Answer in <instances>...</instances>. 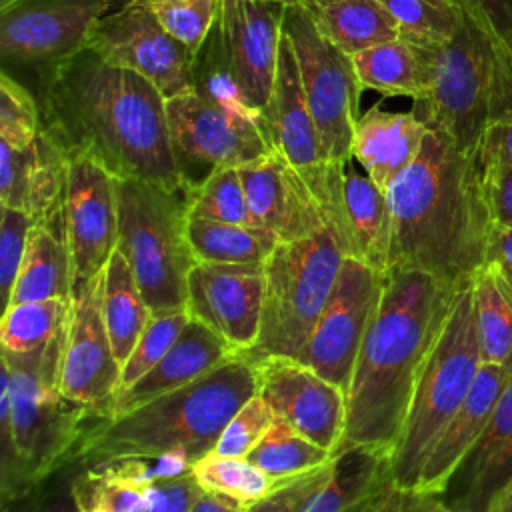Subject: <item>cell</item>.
Returning a JSON list of instances; mask_svg holds the SVG:
<instances>
[{
  "instance_id": "obj_45",
  "label": "cell",
  "mask_w": 512,
  "mask_h": 512,
  "mask_svg": "<svg viewBox=\"0 0 512 512\" xmlns=\"http://www.w3.org/2000/svg\"><path fill=\"white\" fill-rule=\"evenodd\" d=\"M34 224L36 222L28 212L0 206V288L4 304L8 302L12 286L20 272L28 234Z\"/></svg>"
},
{
  "instance_id": "obj_61",
  "label": "cell",
  "mask_w": 512,
  "mask_h": 512,
  "mask_svg": "<svg viewBox=\"0 0 512 512\" xmlns=\"http://www.w3.org/2000/svg\"><path fill=\"white\" fill-rule=\"evenodd\" d=\"M368 512H374V504H372V508H370V510H368Z\"/></svg>"
},
{
  "instance_id": "obj_31",
  "label": "cell",
  "mask_w": 512,
  "mask_h": 512,
  "mask_svg": "<svg viewBox=\"0 0 512 512\" xmlns=\"http://www.w3.org/2000/svg\"><path fill=\"white\" fill-rule=\"evenodd\" d=\"M102 314L114 356L122 366L144 332L152 310L140 292L128 260L118 248L102 270Z\"/></svg>"
},
{
  "instance_id": "obj_47",
  "label": "cell",
  "mask_w": 512,
  "mask_h": 512,
  "mask_svg": "<svg viewBox=\"0 0 512 512\" xmlns=\"http://www.w3.org/2000/svg\"><path fill=\"white\" fill-rule=\"evenodd\" d=\"M32 146L18 150L0 140V206L26 212Z\"/></svg>"
},
{
  "instance_id": "obj_49",
  "label": "cell",
  "mask_w": 512,
  "mask_h": 512,
  "mask_svg": "<svg viewBox=\"0 0 512 512\" xmlns=\"http://www.w3.org/2000/svg\"><path fill=\"white\" fill-rule=\"evenodd\" d=\"M328 466L286 480L278 490H274L270 496H266L264 500H260L254 506H250L246 512H298L302 502L306 500V496L312 492V488L326 474Z\"/></svg>"
},
{
  "instance_id": "obj_42",
  "label": "cell",
  "mask_w": 512,
  "mask_h": 512,
  "mask_svg": "<svg viewBox=\"0 0 512 512\" xmlns=\"http://www.w3.org/2000/svg\"><path fill=\"white\" fill-rule=\"evenodd\" d=\"M42 132L38 100L12 76L0 74V140L12 148H30Z\"/></svg>"
},
{
  "instance_id": "obj_56",
  "label": "cell",
  "mask_w": 512,
  "mask_h": 512,
  "mask_svg": "<svg viewBox=\"0 0 512 512\" xmlns=\"http://www.w3.org/2000/svg\"><path fill=\"white\" fill-rule=\"evenodd\" d=\"M486 512H512V478L496 492Z\"/></svg>"
},
{
  "instance_id": "obj_35",
  "label": "cell",
  "mask_w": 512,
  "mask_h": 512,
  "mask_svg": "<svg viewBox=\"0 0 512 512\" xmlns=\"http://www.w3.org/2000/svg\"><path fill=\"white\" fill-rule=\"evenodd\" d=\"M68 156L42 130L32 146L26 212L36 224L64 236V200L68 186Z\"/></svg>"
},
{
  "instance_id": "obj_21",
  "label": "cell",
  "mask_w": 512,
  "mask_h": 512,
  "mask_svg": "<svg viewBox=\"0 0 512 512\" xmlns=\"http://www.w3.org/2000/svg\"><path fill=\"white\" fill-rule=\"evenodd\" d=\"M240 176L254 224L276 234L280 242L312 236L326 226L308 184L278 156L242 166Z\"/></svg>"
},
{
  "instance_id": "obj_19",
  "label": "cell",
  "mask_w": 512,
  "mask_h": 512,
  "mask_svg": "<svg viewBox=\"0 0 512 512\" xmlns=\"http://www.w3.org/2000/svg\"><path fill=\"white\" fill-rule=\"evenodd\" d=\"M262 306L264 264L196 262L192 266L186 310L234 350L254 348L262 328Z\"/></svg>"
},
{
  "instance_id": "obj_38",
  "label": "cell",
  "mask_w": 512,
  "mask_h": 512,
  "mask_svg": "<svg viewBox=\"0 0 512 512\" xmlns=\"http://www.w3.org/2000/svg\"><path fill=\"white\" fill-rule=\"evenodd\" d=\"M394 18L400 38L424 46L440 48L448 44L464 26L466 14L456 0H380Z\"/></svg>"
},
{
  "instance_id": "obj_6",
  "label": "cell",
  "mask_w": 512,
  "mask_h": 512,
  "mask_svg": "<svg viewBox=\"0 0 512 512\" xmlns=\"http://www.w3.org/2000/svg\"><path fill=\"white\" fill-rule=\"evenodd\" d=\"M414 112L462 150L480 154L486 130L512 122V60L466 16L460 32L432 50L430 92Z\"/></svg>"
},
{
  "instance_id": "obj_32",
  "label": "cell",
  "mask_w": 512,
  "mask_h": 512,
  "mask_svg": "<svg viewBox=\"0 0 512 512\" xmlns=\"http://www.w3.org/2000/svg\"><path fill=\"white\" fill-rule=\"evenodd\" d=\"M472 300L482 364L512 368V286L494 262L472 276Z\"/></svg>"
},
{
  "instance_id": "obj_33",
  "label": "cell",
  "mask_w": 512,
  "mask_h": 512,
  "mask_svg": "<svg viewBox=\"0 0 512 512\" xmlns=\"http://www.w3.org/2000/svg\"><path fill=\"white\" fill-rule=\"evenodd\" d=\"M186 240L194 262L264 264L280 242L256 224H232L198 216L186 218Z\"/></svg>"
},
{
  "instance_id": "obj_12",
  "label": "cell",
  "mask_w": 512,
  "mask_h": 512,
  "mask_svg": "<svg viewBox=\"0 0 512 512\" xmlns=\"http://www.w3.org/2000/svg\"><path fill=\"white\" fill-rule=\"evenodd\" d=\"M386 274L346 256L336 284L296 360L348 392L364 336L382 298Z\"/></svg>"
},
{
  "instance_id": "obj_27",
  "label": "cell",
  "mask_w": 512,
  "mask_h": 512,
  "mask_svg": "<svg viewBox=\"0 0 512 512\" xmlns=\"http://www.w3.org/2000/svg\"><path fill=\"white\" fill-rule=\"evenodd\" d=\"M388 482V460L352 448L334 458L298 512H368Z\"/></svg>"
},
{
  "instance_id": "obj_25",
  "label": "cell",
  "mask_w": 512,
  "mask_h": 512,
  "mask_svg": "<svg viewBox=\"0 0 512 512\" xmlns=\"http://www.w3.org/2000/svg\"><path fill=\"white\" fill-rule=\"evenodd\" d=\"M328 224L336 228L348 256L388 274L392 234L388 194L364 170L352 166V160L344 168L338 214Z\"/></svg>"
},
{
  "instance_id": "obj_13",
  "label": "cell",
  "mask_w": 512,
  "mask_h": 512,
  "mask_svg": "<svg viewBox=\"0 0 512 512\" xmlns=\"http://www.w3.org/2000/svg\"><path fill=\"white\" fill-rule=\"evenodd\" d=\"M122 366L114 356L102 314V272L70 298V312L56 386L92 418H106L120 388Z\"/></svg>"
},
{
  "instance_id": "obj_7",
  "label": "cell",
  "mask_w": 512,
  "mask_h": 512,
  "mask_svg": "<svg viewBox=\"0 0 512 512\" xmlns=\"http://www.w3.org/2000/svg\"><path fill=\"white\" fill-rule=\"evenodd\" d=\"M480 366L470 280L458 288L418 378L400 440L388 464L392 484L416 486L438 434L466 400Z\"/></svg>"
},
{
  "instance_id": "obj_18",
  "label": "cell",
  "mask_w": 512,
  "mask_h": 512,
  "mask_svg": "<svg viewBox=\"0 0 512 512\" xmlns=\"http://www.w3.org/2000/svg\"><path fill=\"white\" fill-rule=\"evenodd\" d=\"M116 0H30L0 12L4 60L54 64L86 50L94 24Z\"/></svg>"
},
{
  "instance_id": "obj_10",
  "label": "cell",
  "mask_w": 512,
  "mask_h": 512,
  "mask_svg": "<svg viewBox=\"0 0 512 512\" xmlns=\"http://www.w3.org/2000/svg\"><path fill=\"white\" fill-rule=\"evenodd\" d=\"M284 32L292 44L300 84L328 164L352 160V136L362 94L352 56L328 42L302 6H286Z\"/></svg>"
},
{
  "instance_id": "obj_37",
  "label": "cell",
  "mask_w": 512,
  "mask_h": 512,
  "mask_svg": "<svg viewBox=\"0 0 512 512\" xmlns=\"http://www.w3.org/2000/svg\"><path fill=\"white\" fill-rule=\"evenodd\" d=\"M190 470L206 492L222 494L244 508L264 500L286 482L268 476L248 458L224 456L214 450L198 458Z\"/></svg>"
},
{
  "instance_id": "obj_29",
  "label": "cell",
  "mask_w": 512,
  "mask_h": 512,
  "mask_svg": "<svg viewBox=\"0 0 512 512\" xmlns=\"http://www.w3.org/2000/svg\"><path fill=\"white\" fill-rule=\"evenodd\" d=\"M304 10L318 32L350 56L400 36L380 0H310Z\"/></svg>"
},
{
  "instance_id": "obj_16",
  "label": "cell",
  "mask_w": 512,
  "mask_h": 512,
  "mask_svg": "<svg viewBox=\"0 0 512 512\" xmlns=\"http://www.w3.org/2000/svg\"><path fill=\"white\" fill-rule=\"evenodd\" d=\"M248 358L256 372V394L274 416L334 454L346 424V392L296 358Z\"/></svg>"
},
{
  "instance_id": "obj_59",
  "label": "cell",
  "mask_w": 512,
  "mask_h": 512,
  "mask_svg": "<svg viewBox=\"0 0 512 512\" xmlns=\"http://www.w3.org/2000/svg\"><path fill=\"white\" fill-rule=\"evenodd\" d=\"M78 512H108V510L94 504H78Z\"/></svg>"
},
{
  "instance_id": "obj_54",
  "label": "cell",
  "mask_w": 512,
  "mask_h": 512,
  "mask_svg": "<svg viewBox=\"0 0 512 512\" xmlns=\"http://www.w3.org/2000/svg\"><path fill=\"white\" fill-rule=\"evenodd\" d=\"M488 260L494 262L502 270L504 278L512 286V228L498 226V224L494 226L486 262Z\"/></svg>"
},
{
  "instance_id": "obj_28",
  "label": "cell",
  "mask_w": 512,
  "mask_h": 512,
  "mask_svg": "<svg viewBox=\"0 0 512 512\" xmlns=\"http://www.w3.org/2000/svg\"><path fill=\"white\" fill-rule=\"evenodd\" d=\"M432 50L398 36L352 54V62L364 90L422 102L430 92Z\"/></svg>"
},
{
  "instance_id": "obj_1",
  "label": "cell",
  "mask_w": 512,
  "mask_h": 512,
  "mask_svg": "<svg viewBox=\"0 0 512 512\" xmlns=\"http://www.w3.org/2000/svg\"><path fill=\"white\" fill-rule=\"evenodd\" d=\"M166 100L148 78L88 48L44 66L38 82L42 130L68 158H90L120 180L186 190Z\"/></svg>"
},
{
  "instance_id": "obj_24",
  "label": "cell",
  "mask_w": 512,
  "mask_h": 512,
  "mask_svg": "<svg viewBox=\"0 0 512 512\" xmlns=\"http://www.w3.org/2000/svg\"><path fill=\"white\" fill-rule=\"evenodd\" d=\"M238 354L242 352L234 350L220 334L190 318L166 356L136 384L116 394L106 418L120 416L166 392L184 388Z\"/></svg>"
},
{
  "instance_id": "obj_14",
  "label": "cell",
  "mask_w": 512,
  "mask_h": 512,
  "mask_svg": "<svg viewBox=\"0 0 512 512\" xmlns=\"http://www.w3.org/2000/svg\"><path fill=\"white\" fill-rule=\"evenodd\" d=\"M172 150L186 182L190 168H242L272 154L256 120L236 116L194 92L166 100Z\"/></svg>"
},
{
  "instance_id": "obj_48",
  "label": "cell",
  "mask_w": 512,
  "mask_h": 512,
  "mask_svg": "<svg viewBox=\"0 0 512 512\" xmlns=\"http://www.w3.org/2000/svg\"><path fill=\"white\" fill-rule=\"evenodd\" d=\"M204 492L192 470L160 478L150 486L148 512H190Z\"/></svg>"
},
{
  "instance_id": "obj_40",
  "label": "cell",
  "mask_w": 512,
  "mask_h": 512,
  "mask_svg": "<svg viewBox=\"0 0 512 512\" xmlns=\"http://www.w3.org/2000/svg\"><path fill=\"white\" fill-rule=\"evenodd\" d=\"M188 216L232 222V224H254L240 168H214L204 180L186 188Z\"/></svg>"
},
{
  "instance_id": "obj_8",
  "label": "cell",
  "mask_w": 512,
  "mask_h": 512,
  "mask_svg": "<svg viewBox=\"0 0 512 512\" xmlns=\"http://www.w3.org/2000/svg\"><path fill=\"white\" fill-rule=\"evenodd\" d=\"M118 244L152 312L186 308L194 256L186 240V190L116 178Z\"/></svg>"
},
{
  "instance_id": "obj_41",
  "label": "cell",
  "mask_w": 512,
  "mask_h": 512,
  "mask_svg": "<svg viewBox=\"0 0 512 512\" xmlns=\"http://www.w3.org/2000/svg\"><path fill=\"white\" fill-rule=\"evenodd\" d=\"M188 322H190V314L186 308L152 312L134 350L122 364L118 392L130 388L142 376H146L166 356V352L178 340V336L182 334V330Z\"/></svg>"
},
{
  "instance_id": "obj_55",
  "label": "cell",
  "mask_w": 512,
  "mask_h": 512,
  "mask_svg": "<svg viewBox=\"0 0 512 512\" xmlns=\"http://www.w3.org/2000/svg\"><path fill=\"white\" fill-rule=\"evenodd\" d=\"M242 504L214 492H204L198 502L190 508V512H246Z\"/></svg>"
},
{
  "instance_id": "obj_50",
  "label": "cell",
  "mask_w": 512,
  "mask_h": 512,
  "mask_svg": "<svg viewBox=\"0 0 512 512\" xmlns=\"http://www.w3.org/2000/svg\"><path fill=\"white\" fill-rule=\"evenodd\" d=\"M374 512H456L440 500L438 494L400 488L392 482L374 500Z\"/></svg>"
},
{
  "instance_id": "obj_26",
  "label": "cell",
  "mask_w": 512,
  "mask_h": 512,
  "mask_svg": "<svg viewBox=\"0 0 512 512\" xmlns=\"http://www.w3.org/2000/svg\"><path fill=\"white\" fill-rule=\"evenodd\" d=\"M428 126L416 112H390L380 102L358 116L352 136V160L388 192L394 180L418 156Z\"/></svg>"
},
{
  "instance_id": "obj_52",
  "label": "cell",
  "mask_w": 512,
  "mask_h": 512,
  "mask_svg": "<svg viewBox=\"0 0 512 512\" xmlns=\"http://www.w3.org/2000/svg\"><path fill=\"white\" fill-rule=\"evenodd\" d=\"M34 490L16 500L4 502V512H78L72 488H68V492L52 490L40 494Z\"/></svg>"
},
{
  "instance_id": "obj_22",
  "label": "cell",
  "mask_w": 512,
  "mask_h": 512,
  "mask_svg": "<svg viewBox=\"0 0 512 512\" xmlns=\"http://www.w3.org/2000/svg\"><path fill=\"white\" fill-rule=\"evenodd\" d=\"M512 478V380L502 392L484 432L438 494L456 512H486Z\"/></svg>"
},
{
  "instance_id": "obj_2",
  "label": "cell",
  "mask_w": 512,
  "mask_h": 512,
  "mask_svg": "<svg viewBox=\"0 0 512 512\" xmlns=\"http://www.w3.org/2000/svg\"><path fill=\"white\" fill-rule=\"evenodd\" d=\"M390 270H420L466 284L486 264L494 232L478 152L428 128L414 162L388 188Z\"/></svg>"
},
{
  "instance_id": "obj_5",
  "label": "cell",
  "mask_w": 512,
  "mask_h": 512,
  "mask_svg": "<svg viewBox=\"0 0 512 512\" xmlns=\"http://www.w3.org/2000/svg\"><path fill=\"white\" fill-rule=\"evenodd\" d=\"M64 344V342H62ZM62 344L16 356L2 352V498L16 500L72 460L92 412L56 386Z\"/></svg>"
},
{
  "instance_id": "obj_15",
  "label": "cell",
  "mask_w": 512,
  "mask_h": 512,
  "mask_svg": "<svg viewBox=\"0 0 512 512\" xmlns=\"http://www.w3.org/2000/svg\"><path fill=\"white\" fill-rule=\"evenodd\" d=\"M64 240L72 262V294L108 264L118 244L116 178L90 158H68Z\"/></svg>"
},
{
  "instance_id": "obj_57",
  "label": "cell",
  "mask_w": 512,
  "mask_h": 512,
  "mask_svg": "<svg viewBox=\"0 0 512 512\" xmlns=\"http://www.w3.org/2000/svg\"><path fill=\"white\" fill-rule=\"evenodd\" d=\"M264 2H274V4H282V6H302V8H306L310 0H264Z\"/></svg>"
},
{
  "instance_id": "obj_20",
  "label": "cell",
  "mask_w": 512,
  "mask_h": 512,
  "mask_svg": "<svg viewBox=\"0 0 512 512\" xmlns=\"http://www.w3.org/2000/svg\"><path fill=\"white\" fill-rule=\"evenodd\" d=\"M286 6L264 0H222L218 30L236 82L252 110L266 108L278 70Z\"/></svg>"
},
{
  "instance_id": "obj_11",
  "label": "cell",
  "mask_w": 512,
  "mask_h": 512,
  "mask_svg": "<svg viewBox=\"0 0 512 512\" xmlns=\"http://www.w3.org/2000/svg\"><path fill=\"white\" fill-rule=\"evenodd\" d=\"M92 50L106 64L148 78L166 98L192 92L194 54L160 24L152 0H126L106 12L88 36Z\"/></svg>"
},
{
  "instance_id": "obj_17",
  "label": "cell",
  "mask_w": 512,
  "mask_h": 512,
  "mask_svg": "<svg viewBox=\"0 0 512 512\" xmlns=\"http://www.w3.org/2000/svg\"><path fill=\"white\" fill-rule=\"evenodd\" d=\"M260 128L272 154L286 162L308 184L316 202L322 206L332 176L344 166H332L324 158L320 136L300 84L296 56L286 32H282L274 88L262 110Z\"/></svg>"
},
{
  "instance_id": "obj_23",
  "label": "cell",
  "mask_w": 512,
  "mask_h": 512,
  "mask_svg": "<svg viewBox=\"0 0 512 512\" xmlns=\"http://www.w3.org/2000/svg\"><path fill=\"white\" fill-rule=\"evenodd\" d=\"M512 380L510 366L482 364L478 376L456 414L438 434L414 490L440 494L462 458L484 432L502 392Z\"/></svg>"
},
{
  "instance_id": "obj_51",
  "label": "cell",
  "mask_w": 512,
  "mask_h": 512,
  "mask_svg": "<svg viewBox=\"0 0 512 512\" xmlns=\"http://www.w3.org/2000/svg\"><path fill=\"white\" fill-rule=\"evenodd\" d=\"M494 222L512 228V164L482 162Z\"/></svg>"
},
{
  "instance_id": "obj_39",
  "label": "cell",
  "mask_w": 512,
  "mask_h": 512,
  "mask_svg": "<svg viewBox=\"0 0 512 512\" xmlns=\"http://www.w3.org/2000/svg\"><path fill=\"white\" fill-rule=\"evenodd\" d=\"M192 84H194L192 92L198 94L200 98H204L236 116L250 118L260 124L262 114H258L256 110L250 108V104L246 102V98L236 82V76L230 68L218 24L212 28L206 42L194 56Z\"/></svg>"
},
{
  "instance_id": "obj_58",
  "label": "cell",
  "mask_w": 512,
  "mask_h": 512,
  "mask_svg": "<svg viewBox=\"0 0 512 512\" xmlns=\"http://www.w3.org/2000/svg\"><path fill=\"white\" fill-rule=\"evenodd\" d=\"M22 2H30V0H0V12H6V10H10V8H14Z\"/></svg>"
},
{
  "instance_id": "obj_30",
  "label": "cell",
  "mask_w": 512,
  "mask_h": 512,
  "mask_svg": "<svg viewBox=\"0 0 512 512\" xmlns=\"http://www.w3.org/2000/svg\"><path fill=\"white\" fill-rule=\"evenodd\" d=\"M72 298V262L64 236L48 226L34 224L20 272L12 286L10 298L4 304L42 302V300H70Z\"/></svg>"
},
{
  "instance_id": "obj_9",
  "label": "cell",
  "mask_w": 512,
  "mask_h": 512,
  "mask_svg": "<svg viewBox=\"0 0 512 512\" xmlns=\"http://www.w3.org/2000/svg\"><path fill=\"white\" fill-rule=\"evenodd\" d=\"M332 224L312 236L278 242L264 262L262 328L248 356L296 358L306 344L346 258Z\"/></svg>"
},
{
  "instance_id": "obj_3",
  "label": "cell",
  "mask_w": 512,
  "mask_h": 512,
  "mask_svg": "<svg viewBox=\"0 0 512 512\" xmlns=\"http://www.w3.org/2000/svg\"><path fill=\"white\" fill-rule=\"evenodd\" d=\"M460 286L420 270L386 274L346 392V424L334 458L364 448L390 464L418 378Z\"/></svg>"
},
{
  "instance_id": "obj_44",
  "label": "cell",
  "mask_w": 512,
  "mask_h": 512,
  "mask_svg": "<svg viewBox=\"0 0 512 512\" xmlns=\"http://www.w3.org/2000/svg\"><path fill=\"white\" fill-rule=\"evenodd\" d=\"M274 418L276 416L268 402L260 394H254L228 420L226 428L222 430L214 446V452L224 456L246 458L252 452V448L262 440L266 430L272 426Z\"/></svg>"
},
{
  "instance_id": "obj_46",
  "label": "cell",
  "mask_w": 512,
  "mask_h": 512,
  "mask_svg": "<svg viewBox=\"0 0 512 512\" xmlns=\"http://www.w3.org/2000/svg\"><path fill=\"white\" fill-rule=\"evenodd\" d=\"M464 14L512 60V0H456Z\"/></svg>"
},
{
  "instance_id": "obj_60",
  "label": "cell",
  "mask_w": 512,
  "mask_h": 512,
  "mask_svg": "<svg viewBox=\"0 0 512 512\" xmlns=\"http://www.w3.org/2000/svg\"><path fill=\"white\" fill-rule=\"evenodd\" d=\"M116 2H118V6H120V4H124V2H126V0H116Z\"/></svg>"
},
{
  "instance_id": "obj_4",
  "label": "cell",
  "mask_w": 512,
  "mask_h": 512,
  "mask_svg": "<svg viewBox=\"0 0 512 512\" xmlns=\"http://www.w3.org/2000/svg\"><path fill=\"white\" fill-rule=\"evenodd\" d=\"M254 394V364L242 352L184 388L120 416L96 418L84 430L72 460L102 464L182 456L192 466L214 450L228 420Z\"/></svg>"
},
{
  "instance_id": "obj_53",
  "label": "cell",
  "mask_w": 512,
  "mask_h": 512,
  "mask_svg": "<svg viewBox=\"0 0 512 512\" xmlns=\"http://www.w3.org/2000/svg\"><path fill=\"white\" fill-rule=\"evenodd\" d=\"M482 162H508L512 164V122H500L486 130L482 148Z\"/></svg>"
},
{
  "instance_id": "obj_36",
  "label": "cell",
  "mask_w": 512,
  "mask_h": 512,
  "mask_svg": "<svg viewBox=\"0 0 512 512\" xmlns=\"http://www.w3.org/2000/svg\"><path fill=\"white\" fill-rule=\"evenodd\" d=\"M252 464L276 480H288L328 466L334 454L280 418H274L262 440L246 456Z\"/></svg>"
},
{
  "instance_id": "obj_34",
  "label": "cell",
  "mask_w": 512,
  "mask_h": 512,
  "mask_svg": "<svg viewBox=\"0 0 512 512\" xmlns=\"http://www.w3.org/2000/svg\"><path fill=\"white\" fill-rule=\"evenodd\" d=\"M70 300L20 302L4 308L0 324L2 352L28 356L48 352L64 342Z\"/></svg>"
},
{
  "instance_id": "obj_43",
  "label": "cell",
  "mask_w": 512,
  "mask_h": 512,
  "mask_svg": "<svg viewBox=\"0 0 512 512\" xmlns=\"http://www.w3.org/2000/svg\"><path fill=\"white\" fill-rule=\"evenodd\" d=\"M222 0H152L160 24L194 56L218 24Z\"/></svg>"
}]
</instances>
